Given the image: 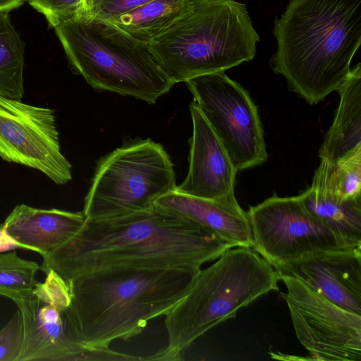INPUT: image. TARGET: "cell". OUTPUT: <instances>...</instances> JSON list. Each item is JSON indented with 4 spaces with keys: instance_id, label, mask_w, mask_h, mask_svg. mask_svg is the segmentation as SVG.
<instances>
[{
    "instance_id": "6da1fadb",
    "label": "cell",
    "mask_w": 361,
    "mask_h": 361,
    "mask_svg": "<svg viewBox=\"0 0 361 361\" xmlns=\"http://www.w3.org/2000/svg\"><path fill=\"white\" fill-rule=\"evenodd\" d=\"M231 248L202 226L150 209L123 216L86 219L69 240L42 256L40 270L64 280L111 269H200Z\"/></svg>"
},
{
    "instance_id": "7a4b0ae2",
    "label": "cell",
    "mask_w": 361,
    "mask_h": 361,
    "mask_svg": "<svg viewBox=\"0 0 361 361\" xmlns=\"http://www.w3.org/2000/svg\"><path fill=\"white\" fill-rule=\"evenodd\" d=\"M200 270L111 269L66 281L71 293V303L62 311L66 332L80 345L103 349L137 336L183 298Z\"/></svg>"
},
{
    "instance_id": "3957f363",
    "label": "cell",
    "mask_w": 361,
    "mask_h": 361,
    "mask_svg": "<svg viewBox=\"0 0 361 361\" xmlns=\"http://www.w3.org/2000/svg\"><path fill=\"white\" fill-rule=\"evenodd\" d=\"M271 65L310 104L336 91L361 44V0H290L273 30Z\"/></svg>"
},
{
    "instance_id": "277c9868",
    "label": "cell",
    "mask_w": 361,
    "mask_h": 361,
    "mask_svg": "<svg viewBox=\"0 0 361 361\" xmlns=\"http://www.w3.org/2000/svg\"><path fill=\"white\" fill-rule=\"evenodd\" d=\"M259 42L245 4L185 0L179 17L147 44L157 64L177 83L251 61Z\"/></svg>"
},
{
    "instance_id": "5b68a950",
    "label": "cell",
    "mask_w": 361,
    "mask_h": 361,
    "mask_svg": "<svg viewBox=\"0 0 361 361\" xmlns=\"http://www.w3.org/2000/svg\"><path fill=\"white\" fill-rule=\"evenodd\" d=\"M275 268L253 248L231 247L200 270L183 298L164 320L167 346L149 360H179L181 353L207 331L235 317L237 312L278 290Z\"/></svg>"
},
{
    "instance_id": "8992f818",
    "label": "cell",
    "mask_w": 361,
    "mask_h": 361,
    "mask_svg": "<svg viewBox=\"0 0 361 361\" xmlns=\"http://www.w3.org/2000/svg\"><path fill=\"white\" fill-rule=\"evenodd\" d=\"M54 29L72 71L98 92L153 104L176 84L157 64L147 44L87 11Z\"/></svg>"
},
{
    "instance_id": "52a82bcc",
    "label": "cell",
    "mask_w": 361,
    "mask_h": 361,
    "mask_svg": "<svg viewBox=\"0 0 361 361\" xmlns=\"http://www.w3.org/2000/svg\"><path fill=\"white\" fill-rule=\"evenodd\" d=\"M176 186L173 164L160 143L125 138L97 161L82 213L97 220L146 211Z\"/></svg>"
},
{
    "instance_id": "ba28073f",
    "label": "cell",
    "mask_w": 361,
    "mask_h": 361,
    "mask_svg": "<svg viewBox=\"0 0 361 361\" xmlns=\"http://www.w3.org/2000/svg\"><path fill=\"white\" fill-rule=\"evenodd\" d=\"M185 82L237 171L267 161L257 108L244 87L225 71L199 75Z\"/></svg>"
},
{
    "instance_id": "9c48e42d",
    "label": "cell",
    "mask_w": 361,
    "mask_h": 361,
    "mask_svg": "<svg viewBox=\"0 0 361 361\" xmlns=\"http://www.w3.org/2000/svg\"><path fill=\"white\" fill-rule=\"evenodd\" d=\"M252 248L274 267L311 255L353 248L303 204L298 195H274L247 212Z\"/></svg>"
},
{
    "instance_id": "30bf717a",
    "label": "cell",
    "mask_w": 361,
    "mask_h": 361,
    "mask_svg": "<svg viewBox=\"0 0 361 361\" xmlns=\"http://www.w3.org/2000/svg\"><path fill=\"white\" fill-rule=\"evenodd\" d=\"M296 336L313 360L360 361L361 315L343 309L296 277L280 275Z\"/></svg>"
},
{
    "instance_id": "8fae6325",
    "label": "cell",
    "mask_w": 361,
    "mask_h": 361,
    "mask_svg": "<svg viewBox=\"0 0 361 361\" xmlns=\"http://www.w3.org/2000/svg\"><path fill=\"white\" fill-rule=\"evenodd\" d=\"M0 157L39 171L54 183L72 180L61 152L54 111L0 95Z\"/></svg>"
},
{
    "instance_id": "7c38bea8",
    "label": "cell",
    "mask_w": 361,
    "mask_h": 361,
    "mask_svg": "<svg viewBox=\"0 0 361 361\" xmlns=\"http://www.w3.org/2000/svg\"><path fill=\"white\" fill-rule=\"evenodd\" d=\"M23 322V343L18 361L141 360L110 348H91L72 341L62 312L32 293L16 300Z\"/></svg>"
},
{
    "instance_id": "4fadbf2b",
    "label": "cell",
    "mask_w": 361,
    "mask_h": 361,
    "mask_svg": "<svg viewBox=\"0 0 361 361\" xmlns=\"http://www.w3.org/2000/svg\"><path fill=\"white\" fill-rule=\"evenodd\" d=\"M296 277L338 307L361 315V247L315 253L274 267Z\"/></svg>"
},
{
    "instance_id": "5bb4252c",
    "label": "cell",
    "mask_w": 361,
    "mask_h": 361,
    "mask_svg": "<svg viewBox=\"0 0 361 361\" xmlns=\"http://www.w3.org/2000/svg\"><path fill=\"white\" fill-rule=\"evenodd\" d=\"M189 109L192 123L189 169L176 190L207 199L234 194L237 170L228 154L195 100Z\"/></svg>"
},
{
    "instance_id": "9a60e30c",
    "label": "cell",
    "mask_w": 361,
    "mask_h": 361,
    "mask_svg": "<svg viewBox=\"0 0 361 361\" xmlns=\"http://www.w3.org/2000/svg\"><path fill=\"white\" fill-rule=\"evenodd\" d=\"M154 207L202 226L231 247L252 248V233L247 212L234 194L207 199L174 190L157 199Z\"/></svg>"
},
{
    "instance_id": "2e32d148",
    "label": "cell",
    "mask_w": 361,
    "mask_h": 361,
    "mask_svg": "<svg viewBox=\"0 0 361 361\" xmlns=\"http://www.w3.org/2000/svg\"><path fill=\"white\" fill-rule=\"evenodd\" d=\"M82 212L16 206L1 224L18 247L44 256L73 237L84 225Z\"/></svg>"
},
{
    "instance_id": "e0dca14e",
    "label": "cell",
    "mask_w": 361,
    "mask_h": 361,
    "mask_svg": "<svg viewBox=\"0 0 361 361\" xmlns=\"http://www.w3.org/2000/svg\"><path fill=\"white\" fill-rule=\"evenodd\" d=\"M305 207L351 247H361V200L338 194L333 162L321 159L312 185L298 195Z\"/></svg>"
},
{
    "instance_id": "ac0fdd59",
    "label": "cell",
    "mask_w": 361,
    "mask_h": 361,
    "mask_svg": "<svg viewBox=\"0 0 361 361\" xmlns=\"http://www.w3.org/2000/svg\"><path fill=\"white\" fill-rule=\"evenodd\" d=\"M340 102L319 150L321 159L334 162L361 145V63L350 68L336 90Z\"/></svg>"
},
{
    "instance_id": "d6986e66",
    "label": "cell",
    "mask_w": 361,
    "mask_h": 361,
    "mask_svg": "<svg viewBox=\"0 0 361 361\" xmlns=\"http://www.w3.org/2000/svg\"><path fill=\"white\" fill-rule=\"evenodd\" d=\"M185 1V0H152L109 22L133 38L148 44L179 17Z\"/></svg>"
},
{
    "instance_id": "ffe728a7",
    "label": "cell",
    "mask_w": 361,
    "mask_h": 361,
    "mask_svg": "<svg viewBox=\"0 0 361 361\" xmlns=\"http://www.w3.org/2000/svg\"><path fill=\"white\" fill-rule=\"evenodd\" d=\"M24 44L9 12H0V95L22 101L24 94Z\"/></svg>"
},
{
    "instance_id": "44dd1931",
    "label": "cell",
    "mask_w": 361,
    "mask_h": 361,
    "mask_svg": "<svg viewBox=\"0 0 361 361\" xmlns=\"http://www.w3.org/2000/svg\"><path fill=\"white\" fill-rule=\"evenodd\" d=\"M40 266L20 257L16 252L0 253V295L15 301L32 293Z\"/></svg>"
},
{
    "instance_id": "7402d4cb",
    "label": "cell",
    "mask_w": 361,
    "mask_h": 361,
    "mask_svg": "<svg viewBox=\"0 0 361 361\" xmlns=\"http://www.w3.org/2000/svg\"><path fill=\"white\" fill-rule=\"evenodd\" d=\"M337 191L345 200H361V145L333 162Z\"/></svg>"
},
{
    "instance_id": "603a6c76",
    "label": "cell",
    "mask_w": 361,
    "mask_h": 361,
    "mask_svg": "<svg viewBox=\"0 0 361 361\" xmlns=\"http://www.w3.org/2000/svg\"><path fill=\"white\" fill-rule=\"evenodd\" d=\"M43 283L36 282L32 293L45 304L58 310H65L71 303V293L68 282L54 270L50 269L46 273Z\"/></svg>"
},
{
    "instance_id": "cb8c5ba5",
    "label": "cell",
    "mask_w": 361,
    "mask_h": 361,
    "mask_svg": "<svg viewBox=\"0 0 361 361\" xmlns=\"http://www.w3.org/2000/svg\"><path fill=\"white\" fill-rule=\"evenodd\" d=\"M54 28L75 15L87 11V0H27Z\"/></svg>"
},
{
    "instance_id": "d4e9b609",
    "label": "cell",
    "mask_w": 361,
    "mask_h": 361,
    "mask_svg": "<svg viewBox=\"0 0 361 361\" xmlns=\"http://www.w3.org/2000/svg\"><path fill=\"white\" fill-rule=\"evenodd\" d=\"M23 336V317L18 310L0 331V361H18Z\"/></svg>"
},
{
    "instance_id": "484cf974",
    "label": "cell",
    "mask_w": 361,
    "mask_h": 361,
    "mask_svg": "<svg viewBox=\"0 0 361 361\" xmlns=\"http://www.w3.org/2000/svg\"><path fill=\"white\" fill-rule=\"evenodd\" d=\"M152 0H87V13L104 20L130 11Z\"/></svg>"
},
{
    "instance_id": "4316f807",
    "label": "cell",
    "mask_w": 361,
    "mask_h": 361,
    "mask_svg": "<svg viewBox=\"0 0 361 361\" xmlns=\"http://www.w3.org/2000/svg\"><path fill=\"white\" fill-rule=\"evenodd\" d=\"M18 247L14 240L9 236L2 225H0V252Z\"/></svg>"
},
{
    "instance_id": "83f0119b",
    "label": "cell",
    "mask_w": 361,
    "mask_h": 361,
    "mask_svg": "<svg viewBox=\"0 0 361 361\" xmlns=\"http://www.w3.org/2000/svg\"><path fill=\"white\" fill-rule=\"evenodd\" d=\"M27 0H0V12L8 11L22 6Z\"/></svg>"
}]
</instances>
